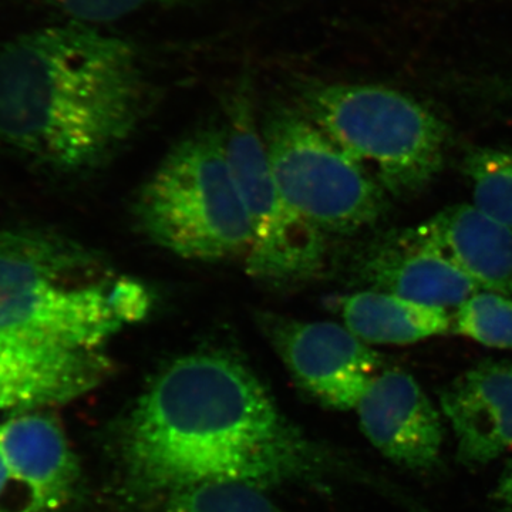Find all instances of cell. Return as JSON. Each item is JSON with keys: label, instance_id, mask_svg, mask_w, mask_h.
<instances>
[{"label": "cell", "instance_id": "obj_17", "mask_svg": "<svg viewBox=\"0 0 512 512\" xmlns=\"http://www.w3.org/2000/svg\"><path fill=\"white\" fill-rule=\"evenodd\" d=\"M473 205L512 228V150L476 148L463 161Z\"/></svg>", "mask_w": 512, "mask_h": 512}, {"label": "cell", "instance_id": "obj_6", "mask_svg": "<svg viewBox=\"0 0 512 512\" xmlns=\"http://www.w3.org/2000/svg\"><path fill=\"white\" fill-rule=\"evenodd\" d=\"M261 131L279 190L313 227L346 235L380 220L386 192L298 107H274Z\"/></svg>", "mask_w": 512, "mask_h": 512}, {"label": "cell", "instance_id": "obj_10", "mask_svg": "<svg viewBox=\"0 0 512 512\" xmlns=\"http://www.w3.org/2000/svg\"><path fill=\"white\" fill-rule=\"evenodd\" d=\"M103 349L0 333V416L45 412L80 399L110 375Z\"/></svg>", "mask_w": 512, "mask_h": 512}, {"label": "cell", "instance_id": "obj_1", "mask_svg": "<svg viewBox=\"0 0 512 512\" xmlns=\"http://www.w3.org/2000/svg\"><path fill=\"white\" fill-rule=\"evenodd\" d=\"M117 494L134 508L188 485L322 487L343 463L282 412L238 357H177L150 380L110 440Z\"/></svg>", "mask_w": 512, "mask_h": 512}, {"label": "cell", "instance_id": "obj_14", "mask_svg": "<svg viewBox=\"0 0 512 512\" xmlns=\"http://www.w3.org/2000/svg\"><path fill=\"white\" fill-rule=\"evenodd\" d=\"M481 291L512 298V228L473 204L448 207L417 227Z\"/></svg>", "mask_w": 512, "mask_h": 512}, {"label": "cell", "instance_id": "obj_20", "mask_svg": "<svg viewBox=\"0 0 512 512\" xmlns=\"http://www.w3.org/2000/svg\"><path fill=\"white\" fill-rule=\"evenodd\" d=\"M493 500L504 510L512 511V458L495 485Z\"/></svg>", "mask_w": 512, "mask_h": 512}, {"label": "cell", "instance_id": "obj_12", "mask_svg": "<svg viewBox=\"0 0 512 512\" xmlns=\"http://www.w3.org/2000/svg\"><path fill=\"white\" fill-rule=\"evenodd\" d=\"M439 402L464 466L483 467L512 451V362L478 363L447 384Z\"/></svg>", "mask_w": 512, "mask_h": 512}, {"label": "cell", "instance_id": "obj_18", "mask_svg": "<svg viewBox=\"0 0 512 512\" xmlns=\"http://www.w3.org/2000/svg\"><path fill=\"white\" fill-rule=\"evenodd\" d=\"M451 318V330L457 335L488 348L512 349V298L478 291Z\"/></svg>", "mask_w": 512, "mask_h": 512}, {"label": "cell", "instance_id": "obj_15", "mask_svg": "<svg viewBox=\"0 0 512 512\" xmlns=\"http://www.w3.org/2000/svg\"><path fill=\"white\" fill-rule=\"evenodd\" d=\"M339 309L346 328L367 345H412L444 335L453 326L446 309L373 289L345 296Z\"/></svg>", "mask_w": 512, "mask_h": 512}, {"label": "cell", "instance_id": "obj_9", "mask_svg": "<svg viewBox=\"0 0 512 512\" xmlns=\"http://www.w3.org/2000/svg\"><path fill=\"white\" fill-rule=\"evenodd\" d=\"M261 322L295 382L325 406L356 409L379 375V355L345 325L276 315Z\"/></svg>", "mask_w": 512, "mask_h": 512}, {"label": "cell", "instance_id": "obj_7", "mask_svg": "<svg viewBox=\"0 0 512 512\" xmlns=\"http://www.w3.org/2000/svg\"><path fill=\"white\" fill-rule=\"evenodd\" d=\"M224 136L251 218L248 274L274 285L315 278L325 264V234L296 212L279 190L248 94L237 93L229 103Z\"/></svg>", "mask_w": 512, "mask_h": 512}, {"label": "cell", "instance_id": "obj_16", "mask_svg": "<svg viewBox=\"0 0 512 512\" xmlns=\"http://www.w3.org/2000/svg\"><path fill=\"white\" fill-rule=\"evenodd\" d=\"M136 512H286L252 485L210 481L178 488Z\"/></svg>", "mask_w": 512, "mask_h": 512}, {"label": "cell", "instance_id": "obj_13", "mask_svg": "<svg viewBox=\"0 0 512 512\" xmlns=\"http://www.w3.org/2000/svg\"><path fill=\"white\" fill-rule=\"evenodd\" d=\"M360 275L373 291L446 311L481 291L417 227L376 242L363 259Z\"/></svg>", "mask_w": 512, "mask_h": 512}, {"label": "cell", "instance_id": "obj_4", "mask_svg": "<svg viewBox=\"0 0 512 512\" xmlns=\"http://www.w3.org/2000/svg\"><path fill=\"white\" fill-rule=\"evenodd\" d=\"M298 101L386 194H420L443 168L448 128L409 94L379 84L306 80Z\"/></svg>", "mask_w": 512, "mask_h": 512}, {"label": "cell", "instance_id": "obj_2", "mask_svg": "<svg viewBox=\"0 0 512 512\" xmlns=\"http://www.w3.org/2000/svg\"><path fill=\"white\" fill-rule=\"evenodd\" d=\"M140 52L73 22L0 46V147L57 174L103 167L153 104Z\"/></svg>", "mask_w": 512, "mask_h": 512}, {"label": "cell", "instance_id": "obj_8", "mask_svg": "<svg viewBox=\"0 0 512 512\" xmlns=\"http://www.w3.org/2000/svg\"><path fill=\"white\" fill-rule=\"evenodd\" d=\"M82 467L55 414L30 412L0 421V512H66Z\"/></svg>", "mask_w": 512, "mask_h": 512}, {"label": "cell", "instance_id": "obj_5", "mask_svg": "<svg viewBox=\"0 0 512 512\" xmlns=\"http://www.w3.org/2000/svg\"><path fill=\"white\" fill-rule=\"evenodd\" d=\"M138 228L157 247L191 261L248 255L252 224L229 161L224 130L171 148L138 192Z\"/></svg>", "mask_w": 512, "mask_h": 512}, {"label": "cell", "instance_id": "obj_19", "mask_svg": "<svg viewBox=\"0 0 512 512\" xmlns=\"http://www.w3.org/2000/svg\"><path fill=\"white\" fill-rule=\"evenodd\" d=\"M53 8L83 25L119 20L150 6L184 5L191 0H46Z\"/></svg>", "mask_w": 512, "mask_h": 512}, {"label": "cell", "instance_id": "obj_11", "mask_svg": "<svg viewBox=\"0 0 512 512\" xmlns=\"http://www.w3.org/2000/svg\"><path fill=\"white\" fill-rule=\"evenodd\" d=\"M366 439L397 466L430 473L440 466L443 420L409 373L384 370L356 406Z\"/></svg>", "mask_w": 512, "mask_h": 512}, {"label": "cell", "instance_id": "obj_3", "mask_svg": "<svg viewBox=\"0 0 512 512\" xmlns=\"http://www.w3.org/2000/svg\"><path fill=\"white\" fill-rule=\"evenodd\" d=\"M93 255L37 228L0 229V333L103 349L124 325L113 286L90 281Z\"/></svg>", "mask_w": 512, "mask_h": 512}]
</instances>
